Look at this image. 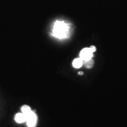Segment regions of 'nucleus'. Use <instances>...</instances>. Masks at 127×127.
I'll return each mask as SVG.
<instances>
[{
  "instance_id": "1",
  "label": "nucleus",
  "mask_w": 127,
  "mask_h": 127,
  "mask_svg": "<svg viewBox=\"0 0 127 127\" xmlns=\"http://www.w3.org/2000/svg\"><path fill=\"white\" fill-rule=\"evenodd\" d=\"M70 25L65 21H57L53 26V35L59 39H64L70 35Z\"/></svg>"
},
{
  "instance_id": "2",
  "label": "nucleus",
  "mask_w": 127,
  "mask_h": 127,
  "mask_svg": "<svg viewBox=\"0 0 127 127\" xmlns=\"http://www.w3.org/2000/svg\"><path fill=\"white\" fill-rule=\"evenodd\" d=\"M26 122L28 127H35L37 122V116L35 112L31 111L28 114L26 115Z\"/></svg>"
},
{
  "instance_id": "3",
  "label": "nucleus",
  "mask_w": 127,
  "mask_h": 127,
  "mask_svg": "<svg viewBox=\"0 0 127 127\" xmlns=\"http://www.w3.org/2000/svg\"><path fill=\"white\" fill-rule=\"evenodd\" d=\"M93 56V52L91 51L90 48L88 47L83 48L80 52V58L83 61L92 59Z\"/></svg>"
},
{
  "instance_id": "4",
  "label": "nucleus",
  "mask_w": 127,
  "mask_h": 127,
  "mask_svg": "<svg viewBox=\"0 0 127 127\" xmlns=\"http://www.w3.org/2000/svg\"><path fill=\"white\" fill-rule=\"evenodd\" d=\"M14 119L17 123H23L26 122V115L22 112H21V113H17L15 115Z\"/></svg>"
},
{
  "instance_id": "5",
  "label": "nucleus",
  "mask_w": 127,
  "mask_h": 127,
  "mask_svg": "<svg viewBox=\"0 0 127 127\" xmlns=\"http://www.w3.org/2000/svg\"><path fill=\"white\" fill-rule=\"evenodd\" d=\"M72 65L75 68H81L82 66L83 65V60L81 59L80 57L79 58H76L73 61Z\"/></svg>"
},
{
  "instance_id": "6",
  "label": "nucleus",
  "mask_w": 127,
  "mask_h": 127,
  "mask_svg": "<svg viewBox=\"0 0 127 127\" xmlns=\"http://www.w3.org/2000/svg\"><path fill=\"white\" fill-rule=\"evenodd\" d=\"M83 65L86 66V68H91L94 65V61L93 60V59L85 60V61H83Z\"/></svg>"
},
{
  "instance_id": "7",
  "label": "nucleus",
  "mask_w": 127,
  "mask_h": 127,
  "mask_svg": "<svg viewBox=\"0 0 127 127\" xmlns=\"http://www.w3.org/2000/svg\"><path fill=\"white\" fill-rule=\"evenodd\" d=\"M21 109V112L24 114L25 115H26L27 114H28L31 111V107L29 106H28V105H23Z\"/></svg>"
},
{
  "instance_id": "8",
  "label": "nucleus",
  "mask_w": 127,
  "mask_h": 127,
  "mask_svg": "<svg viewBox=\"0 0 127 127\" xmlns=\"http://www.w3.org/2000/svg\"><path fill=\"white\" fill-rule=\"evenodd\" d=\"M89 48L91 49V50L93 52H95V51H96V47H95V46H91Z\"/></svg>"
},
{
  "instance_id": "9",
  "label": "nucleus",
  "mask_w": 127,
  "mask_h": 127,
  "mask_svg": "<svg viewBox=\"0 0 127 127\" xmlns=\"http://www.w3.org/2000/svg\"><path fill=\"white\" fill-rule=\"evenodd\" d=\"M78 74H80V75H83V72H79V73H78Z\"/></svg>"
}]
</instances>
